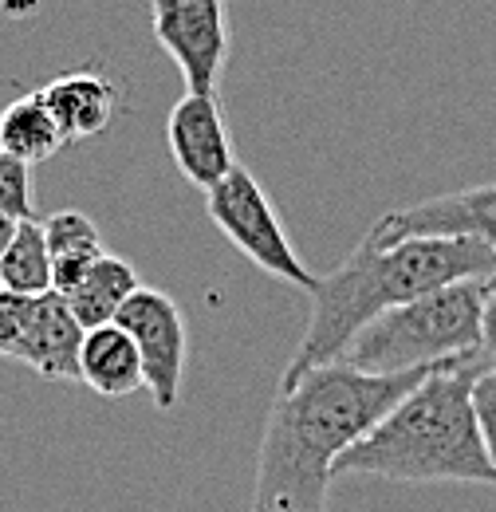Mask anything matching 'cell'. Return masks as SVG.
Segmentation results:
<instances>
[{
	"label": "cell",
	"mask_w": 496,
	"mask_h": 512,
	"mask_svg": "<svg viewBox=\"0 0 496 512\" xmlns=\"http://www.w3.org/2000/svg\"><path fill=\"white\" fill-rule=\"evenodd\" d=\"M437 367L371 375L347 363H323L280 383V398L264 422L252 512H327L335 461Z\"/></svg>",
	"instance_id": "obj_1"
},
{
	"label": "cell",
	"mask_w": 496,
	"mask_h": 512,
	"mask_svg": "<svg viewBox=\"0 0 496 512\" xmlns=\"http://www.w3.org/2000/svg\"><path fill=\"white\" fill-rule=\"evenodd\" d=\"M496 249L473 237H410L398 245H363L311 288V320L280 383L335 363L343 347L390 308L422 300L461 280H493Z\"/></svg>",
	"instance_id": "obj_2"
},
{
	"label": "cell",
	"mask_w": 496,
	"mask_h": 512,
	"mask_svg": "<svg viewBox=\"0 0 496 512\" xmlns=\"http://www.w3.org/2000/svg\"><path fill=\"white\" fill-rule=\"evenodd\" d=\"M489 367V355H465L414 386L363 442L335 461L339 473L386 477V481H461L496 485V465L485 449L473 383Z\"/></svg>",
	"instance_id": "obj_3"
},
{
	"label": "cell",
	"mask_w": 496,
	"mask_h": 512,
	"mask_svg": "<svg viewBox=\"0 0 496 512\" xmlns=\"http://www.w3.org/2000/svg\"><path fill=\"white\" fill-rule=\"evenodd\" d=\"M485 296H489V280H461L402 308H390L367 323L335 363L371 375H398L473 355L481 351Z\"/></svg>",
	"instance_id": "obj_4"
},
{
	"label": "cell",
	"mask_w": 496,
	"mask_h": 512,
	"mask_svg": "<svg viewBox=\"0 0 496 512\" xmlns=\"http://www.w3.org/2000/svg\"><path fill=\"white\" fill-rule=\"evenodd\" d=\"M205 209H209V221L229 237V245L241 249L260 272H268V276H276V280H284L300 292L315 288L319 276L300 260L264 186L248 174L245 166H237L225 182H217L205 193Z\"/></svg>",
	"instance_id": "obj_5"
},
{
	"label": "cell",
	"mask_w": 496,
	"mask_h": 512,
	"mask_svg": "<svg viewBox=\"0 0 496 512\" xmlns=\"http://www.w3.org/2000/svg\"><path fill=\"white\" fill-rule=\"evenodd\" d=\"M150 28L162 52L178 64L193 95H213L229 64L225 0H150Z\"/></svg>",
	"instance_id": "obj_6"
},
{
	"label": "cell",
	"mask_w": 496,
	"mask_h": 512,
	"mask_svg": "<svg viewBox=\"0 0 496 512\" xmlns=\"http://www.w3.org/2000/svg\"><path fill=\"white\" fill-rule=\"evenodd\" d=\"M130 339L138 343L142 371H146V390L158 410H174L182 394V375H186V320L182 308L158 292V288H138L123 304L119 320Z\"/></svg>",
	"instance_id": "obj_7"
},
{
	"label": "cell",
	"mask_w": 496,
	"mask_h": 512,
	"mask_svg": "<svg viewBox=\"0 0 496 512\" xmlns=\"http://www.w3.org/2000/svg\"><path fill=\"white\" fill-rule=\"evenodd\" d=\"M410 237H473L496 249V182L390 209L367 233L371 245H398Z\"/></svg>",
	"instance_id": "obj_8"
},
{
	"label": "cell",
	"mask_w": 496,
	"mask_h": 512,
	"mask_svg": "<svg viewBox=\"0 0 496 512\" xmlns=\"http://www.w3.org/2000/svg\"><path fill=\"white\" fill-rule=\"evenodd\" d=\"M166 142H170L174 166L197 190L209 193L237 170V150H233L229 127L221 119L217 95L186 91V99H178L166 119Z\"/></svg>",
	"instance_id": "obj_9"
},
{
	"label": "cell",
	"mask_w": 496,
	"mask_h": 512,
	"mask_svg": "<svg viewBox=\"0 0 496 512\" xmlns=\"http://www.w3.org/2000/svg\"><path fill=\"white\" fill-rule=\"evenodd\" d=\"M87 327L75 320L71 304L63 292L32 296L24 335L12 351L16 363L32 367L40 379L52 383H79V347H83Z\"/></svg>",
	"instance_id": "obj_10"
},
{
	"label": "cell",
	"mask_w": 496,
	"mask_h": 512,
	"mask_svg": "<svg viewBox=\"0 0 496 512\" xmlns=\"http://www.w3.org/2000/svg\"><path fill=\"white\" fill-rule=\"evenodd\" d=\"M79 383L91 386L103 398H126L134 390H146V371L138 343L130 339L123 323H103L83 335L79 347Z\"/></svg>",
	"instance_id": "obj_11"
},
{
	"label": "cell",
	"mask_w": 496,
	"mask_h": 512,
	"mask_svg": "<svg viewBox=\"0 0 496 512\" xmlns=\"http://www.w3.org/2000/svg\"><path fill=\"white\" fill-rule=\"evenodd\" d=\"M40 99H44L48 111L56 115L67 146L111 127L115 103H119L111 79H103L99 71H71V75H60V79H52V83L40 91Z\"/></svg>",
	"instance_id": "obj_12"
},
{
	"label": "cell",
	"mask_w": 496,
	"mask_h": 512,
	"mask_svg": "<svg viewBox=\"0 0 496 512\" xmlns=\"http://www.w3.org/2000/svg\"><path fill=\"white\" fill-rule=\"evenodd\" d=\"M138 288H142V280H138L134 264L115 253H103L95 260V268L67 292V304H71L75 320L91 331V327H103V323L119 320L123 304Z\"/></svg>",
	"instance_id": "obj_13"
},
{
	"label": "cell",
	"mask_w": 496,
	"mask_h": 512,
	"mask_svg": "<svg viewBox=\"0 0 496 512\" xmlns=\"http://www.w3.org/2000/svg\"><path fill=\"white\" fill-rule=\"evenodd\" d=\"M44 237H48V253H52V288L63 296L107 253L95 221L79 209H60V213L44 217Z\"/></svg>",
	"instance_id": "obj_14"
},
{
	"label": "cell",
	"mask_w": 496,
	"mask_h": 512,
	"mask_svg": "<svg viewBox=\"0 0 496 512\" xmlns=\"http://www.w3.org/2000/svg\"><path fill=\"white\" fill-rule=\"evenodd\" d=\"M67 138H63L56 115L48 111V103L36 95H24V99H12L4 111H0V150L20 158V162H48L56 158Z\"/></svg>",
	"instance_id": "obj_15"
},
{
	"label": "cell",
	"mask_w": 496,
	"mask_h": 512,
	"mask_svg": "<svg viewBox=\"0 0 496 512\" xmlns=\"http://www.w3.org/2000/svg\"><path fill=\"white\" fill-rule=\"evenodd\" d=\"M0 288L16 292V296H44L56 292L52 288V253H48V237H44V221H20L12 245L0 253Z\"/></svg>",
	"instance_id": "obj_16"
},
{
	"label": "cell",
	"mask_w": 496,
	"mask_h": 512,
	"mask_svg": "<svg viewBox=\"0 0 496 512\" xmlns=\"http://www.w3.org/2000/svg\"><path fill=\"white\" fill-rule=\"evenodd\" d=\"M0 213L12 221H32L36 205H32V174L28 162L12 158L0 150Z\"/></svg>",
	"instance_id": "obj_17"
},
{
	"label": "cell",
	"mask_w": 496,
	"mask_h": 512,
	"mask_svg": "<svg viewBox=\"0 0 496 512\" xmlns=\"http://www.w3.org/2000/svg\"><path fill=\"white\" fill-rule=\"evenodd\" d=\"M473 410H477V426H481L485 449H489V457L496 465V363H489L473 383Z\"/></svg>",
	"instance_id": "obj_18"
},
{
	"label": "cell",
	"mask_w": 496,
	"mask_h": 512,
	"mask_svg": "<svg viewBox=\"0 0 496 512\" xmlns=\"http://www.w3.org/2000/svg\"><path fill=\"white\" fill-rule=\"evenodd\" d=\"M28 304H32V296H16V292L0 288V359H12V351L24 335Z\"/></svg>",
	"instance_id": "obj_19"
},
{
	"label": "cell",
	"mask_w": 496,
	"mask_h": 512,
	"mask_svg": "<svg viewBox=\"0 0 496 512\" xmlns=\"http://www.w3.org/2000/svg\"><path fill=\"white\" fill-rule=\"evenodd\" d=\"M481 351L489 355V363H496V276L489 280V296L481 308Z\"/></svg>",
	"instance_id": "obj_20"
},
{
	"label": "cell",
	"mask_w": 496,
	"mask_h": 512,
	"mask_svg": "<svg viewBox=\"0 0 496 512\" xmlns=\"http://www.w3.org/2000/svg\"><path fill=\"white\" fill-rule=\"evenodd\" d=\"M16 225H20V221H12V217H4V213H0V253L12 245V237H16Z\"/></svg>",
	"instance_id": "obj_21"
}]
</instances>
